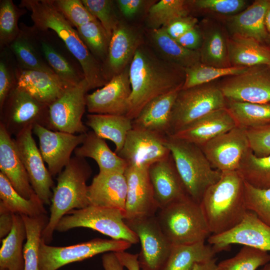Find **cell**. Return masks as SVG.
I'll return each mask as SVG.
<instances>
[{"instance_id":"obj_2","label":"cell","mask_w":270,"mask_h":270,"mask_svg":"<svg viewBox=\"0 0 270 270\" xmlns=\"http://www.w3.org/2000/svg\"><path fill=\"white\" fill-rule=\"evenodd\" d=\"M19 6L31 12V19L38 30H52L63 42L80 63L90 90L102 87L108 82L102 65L91 54L77 30L55 6L53 0H22Z\"/></svg>"},{"instance_id":"obj_46","label":"cell","mask_w":270,"mask_h":270,"mask_svg":"<svg viewBox=\"0 0 270 270\" xmlns=\"http://www.w3.org/2000/svg\"><path fill=\"white\" fill-rule=\"evenodd\" d=\"M270 262L268 252L244 246L234 256L218 264V270H256Z\"/></svg>"},{"instance_id":"obj_4","label":"cell","mask_w":270,"mask_h":270,"mask_svg":"<svg viewBox=\"0 0 270 270\" xmlns=\"http://www.w3.org/2000/svg\"><path fill=\"white\" fill-rule=\"evenodd\" d=\"M92 172L84 158L74 156L58 174L56 185L52 189L50 216L42 234L46 244L51 242L57 224L64 215L90 204L86 182Z\"/></svg>"},{"instance_id":"obj_31","label":"cell","mask_w":270,"mask_h":270,"mask_svg":"<svg viewBox=\"0 0 270 270\" xmlns=\"http://www.w3.org/2000/svg\"><path fill=\"white\" fill-rule=\"evenodd\" d=\"M227 46L231 66H270V48L254 38L232 34L227 38Z\"/></svg>"},{"instance_id":"obj_20","label":"cell","mask_w":270,"mask_h":270,"mask_svg":"<svg viewBox=\"0 0 270 270\" xmlns=\"http://www.w3.org/2000/svg\"><path fill=\"white\" fill-rule=\"evenodd\" d=\"M124 220L154 216L159 210L150 180L148 168L127 166Z\"/></svg>"},{"instance_id":"obj_59","label":"cell","mask_w":270,"mask_h":270,"mask_svg":"<svg viewBox=\"0 0 270 270\" xmlns=\"http://www.w3.org/2000/svg\"><path fill=\"white\" fill-rule=\"evenodd\" d=\"M217 259L214 258L194 264L191 270H218Z\"/></svg>"},{"instance_id":"obj_62","label":"cell","mask_w":270,"mask_h":270,"mask_svg":"<svg viewBox=\"0 0 270 270\" xmlns=\"http://www.w3.org/2000/svg\"><path fill=\"white\" fill-rule=\"evenodd\" d=\"M268 67H269V68H270V66H268Z\"/></svg>"},{"instance_id":"obj_52","label":"cell","mask_w":270,"mask_h":270,"mask_svg":"<svg viewBox=\"0 0 270 270\" xmlns=\"http://www.w3.org/2000/svg\"><path fill=\"white\" fill-rule=\"evenodd\" d=\"M250 148L257 156L270 154V124L247 128Z\"/></svg>"},{"instance_id":"obj_1","label":"cell","mask_w":270,"mask_h":270,"mask_svg":"<svg viewBox=\"0 0 270 270\" xmlns=\"http://www.w3.org/2000/svg\"><path fill=\"white\" fill-rule=\"evenodd\" d=\"M132 92L126 116L134 120L143 108L157 96L182 88L184 69L162 58L142 44L130 63Z\"/></svg>"},{"instance_id":"obj_48","label":"cell","mask_w":270,"mask_h":270,"mask_svg":"<svg viewBox=\"0 0 270 270\" xmlns=\"http://www.w3.org/2000/svg\"><path fill=\"white\" fill-rule=\"evenodd\" d=\"M89 12L101 24L110 38L113 30L120 21L114 3L112 0H82Z\"/></svg>"},{"instance_id":"obj_38","label":"cell","mask_w":270,"mask_h":270,"mask_svg":"<svg viewBox=\"0 0 270 270\" xmlns=\"http://www.w3.org/2000/svg\"><path fill=\"white\" fill-rule=\"evenodd\" d=\"M0 202L13 214L35 217L46 214L44 204L36 194L26 199L20 194L8 180L0 172Z\"/></svg>"},{"instance_id":"obj_61","label":"cell","mask_w":270,"mask_h":270,"mask_svg":"<svg viewBox=\"0 0 270 270\" xmlns=\"http://www.w3.org/2000/svg\"><path fill=\"white\" fill-rule=\"evenodd\" d=\"M258 270H270V262L262 266V267Z\"/></svg>"},{"instance_id":"obj_17","label":"cell","mask_w":270,"mask_h":270,"mask_svg":"<svg viewBox=\"0 0 270 270\" xmlns=\"http://www.w3.org/2000/svg\"><path fill=\"white\" fill-rule=\"evenodd\" d=\"M216 253L228 250L230 244H239L270 252V226L248 210L236 226L224 232L211 234L207 240Z\"/></svg>"},{"instance_id":"obj_8","label":"cell","mask_w":270,"mask_h":270,"mask_svg":"<svg viewBox=\"0 0 270 270\" xmlns=\"http://www.w3.org/2000/svg\"><path fill=\"white\" fill-rule=\"evenodd\" d=\"M218 86L206 84L181 89L171 114L170 134L214 110L226 108Z\"/></svg>"},{"instance_id":"obj_26","label":"cell","mask_w":270,"mask_h":270,"mask_svg":"<svg viewBox=\"0 0 270 270\" xmlns=\"http://www.w3.org/2000/svg\"><path fill=\"white\" fill-rule=\"evenodd\" d=\"M16 38L7 47L13 54L16 66L22 70H35L56 74L44 58L39 30L33 25L20 24Z\"/></svg>"},{"instance_id":"obj_37","label":"cell","mask_w":270,"mask_h":270,"mask_svg":"<svg viewBox=\"0 0 270 270\" xmlns=\"http://www.w3.org/2000/svg\"><path fill=\"white\" fill-rule=\"evenodd\" d=\"M212 246L200 242L187 244H172L170 254L160 270H191L194 264L214 258Z\"/></svg>"},{"instance_id":"obj_34","label":"cell","mask_w":270,"mask_h":270,"mask_svg":"<svg viewBox=\"0 0 270 270\" xmlns=\"http://www.w3.org/2000/svg\"><path fill=\"white\" fill-rule=\"evenodd\" d=\"M202 36L199 50L200 62L216 68L232 66L228 59L227 38L222 28L212 22H203Z\"/></svg>"},{"instance_id":"obj_42","label":"cell","mask_w":270,"mask_h":270,"mask_svg":"<svg viewBox=\"0 0 270 270\" xmlns=\"http://www.w3.org/2000/svg\"><path fill=\"white\" fill-rule=\"evenodd\" d=\"M244 180L262 189L270 188V154L256 156L250 150L242 160L238 170Z\"/></svg>"},{"instance_id":"obj_6","label":"cell","mask_w":270,"mask_h":270,"mask_svg":"<svg viewBox=\"0 0 270 270\" xmlns=\"http://www.w3.org/2000/svg\"><path fill=\"white\" fill-rule=\"evenodd\" d=\"M156 216L172 244L205 242L212 234L200 203L188 196L160 209Z\"/></svg>"},{"instance_id":"obj_58","label":"cell","mask_w":270,"mask_h":270,"mask_svg":"<svg viewBox=\"0 0 270 270\" xmlns=\"http://www.w3.org/2000/svg\"><path fill=\"white\" fill-rule=\"evenodd\" d=\"M104 270H124V266L118 258L116 252H109L102 257Z\"/></svg>"},{"instance_id":"obj_32","label":"cell","mask_w":270,"mask_h":270,"mask_svg":"<svg viewBox=\"0 0 270 270\" xmlns=\"http://www.w3.org/2000/svg\"><path fill=\"white\" fill-rule=\"evenodd\" d=\"M74 152L76 156L94 160L98 166L99 172H124L128 166L124 160L110 149L104 140L92 130L86 133L82 144Z\"/></svg>"},{"instance_id":"obj_3","label":"cell","mask_w":270,"mask_h":270,"mask_svg":"<svg viewBox=\"0 0 270 270\" xmlns=\"http://www.w3.org/2000/svg\"><path fill=\"white\" fill-rule=\"evenodd\" d=\"M200 204L212 234L232 228L248 211L244 179L238 171L222 172L219 180L206 190Z\"/></svg>"},{"instance_id":"obj_13","label":"cell","mask_w":270,"mask_h":270,"mask_svg":"<svg viewBox=\"0 0 270 270\" xmlns=\"http://www.w3.org/2000/svg\"><path fill=\"white\" fill-rule=\"evenodd\" d=\"M200 148L214 168L221 172L238 171L250 150L247 128L237 126Z\"/></svg>"},{"instance_id":"obj_35","label":"cell","mask_w":270,"mask_h":270,"mask_svg":"<svg viewBox=\"0 0 270 270\" xmlns=\"http://www.w3.org/2000/svg\"><path fill=\"white\" fill-rule=\"evenodd\" d=\"M86 124L100 138L112 142L116 154L122 149L132 128V120L126 115L90 114L86 116Z\"/></svg>"},{"instance_id":"obj_10","label":"cell","mask_w":270,"mask_h":270,"mask_svg":"<svg viewBox=\"0 0 270 270\" xmlns=\"http://www.w3.org/2000/svg\"><path fill=\"white\" fill-rule=\"evenodd\" d=\"M0 124L11 136H15L36 124L48 128V106L16 88L0 108Z\"/></svg>"},{"instance_id":"obj_54","label":"cell","mask_w":270,"mask_h":270,"mask_svg":"<svg viewBox=\"0 0 270 270\" xmlns=\"http://www.w3.org/2000/svg\"><path fill=\"white\" fill-rule=\"evenodd\" d=\"M175 40L184 48L199 50L202 42L200 28L196 26Z\"/></svg>"},{"instance_id":"obj_49","label":"cell","mask_w":270,"mask_h":270,"mask_svg":"<svg viewBox=\"0 0 270 270\" xmlns=\"http://www.w3.org/2000/svg\"><path fill=\"white\" fill-rule=\"evenodd\" d=\"M16 62L8 48L0 50V108L5 100L16 88Z\"/></svg>"},{"instance_id":"obj_7","label":"cell","mask_w":270,"mask_h":270,"mask_svg":"<svg viewBox=\"0 0 270 270\" xmlns=\"http://www.w3.org/2000/svg\"><path fill=\"white\" fill-rule=\"evenodd\" d=\"M76 228H91L112 239L126 240L132 244L139 242L136 234L126 223L124 212L118 209L89 204L73 210L60 220L56 230L64 232Z\"/></svg>"},{"instance_id":"obj_44","label":"cell","mask_w":270,"mask_h":270,"mask_svg":"<svg viewBox=\"0 0 270 270\" xmlns=\"http://www.w3.org/2000/svg\"><path fill=\"white\" fill-rule=\"evenodd\" d=\"M76 30L91 54L104 66L107 58L110 38L101 24L96 20Z\"/></svg>"},{"instance_id":"obj_27","label":"cell","mask_w":270,"mask_h":270,"mask_svg":"<svg viewBox=\"0 0 270 270\" xmlns=\"http://www.w3.org/2000/svg\"><path fill=\"white\" fill-rule=\"evenodd\" d=\"M127 188L124 172H99L88 186L90 204L118 209L124 213Z\"/></svg>"},{"instance_id":"obj_40","label":"cell","mask_w":270,"mask_h":270,"mask_svg":"<svg viewBox=\"0 0 270 270\" xmlns=\"http://www.w3.org/2000/svg\"><path fill=\"white\" fill-rule=\"evenodd\" d=\"M189 0H160L154 2L148 10L146 23L150 30L158 29L172 22L188 16Z\"/></svg>"},{"instance_id":"obj_53","label":"cell","mask_w":270,"mask_h":270,"mask_svg":"<svg viewBox=\"0 0 270 270\" xmlns=\"http://www.w3.org/2000/svg\"><path fill=\"white\" fill-rule=\"evenodd\" d=\"M198 22L196 18L188 16L176 19L164 28L172 38L176 40L198 26Z\"/></svg>"},{"instance_id":"obj_36","label":"cell","mask_w":270,"mask_h":270,"mask_svg":"<svg viewBox=\"0 0 270 270\" xmlns=\"http://www.w3.org/2000/svg\"><path fill=\"white\" fill-rule=\"evenodd\" d=\"M25 225L22 216L14 214L12 228L4 238L0 250V270H24L23 242L26 239Z\"/></svg>"},{"instance_id":"obj_23","label":"cell","mask_w":270,"mask_h":270,"mask_svg":"<svg viewBox=\"0 0 270 270\" xmlns=\"http://www.w3.org/2000/svg\"><path fill=\"white\" fill-rule=\"evenodd\" d=\"M238 125L226 108L200 118L170 135L201 147Z\"/></svg>"},{"instance_id":"obj_41","label":"cell","mask_w":270,"mask_h":270,"mask_svg":"<svg viewBox=\"0 0 270 270\" xmlns=\"http://www.w3.org/2000/svg\"><path fill=\"white\" fill-rule=\"evenodd\" d=\"M26 233V242L24 246V270H40L39 248L42 232L48 218L46 214L35 217L22 215Z\"/></svg>"},{"instance_id":"obj_12","label":"cell","mask_w":270,"mask_h":270,"mask_svg":"<svg viewBox=\"0 0 270 270\" xmlns=\"http://www.w3.org/2000/svg\"><path fill=\"white\" fill-rule=\"evenodd\" d=\"M124 220L140 243V268L160 270L170 254L172 244L162 231L156 215Z\"/></svg>"},{"instance_id":"obj_22","label":"cell","mask_w":270,"mask_h":270,"mask_svg":"<svg viewBox=\"0 0 270 270\" xmlns=\"http://www.w3.org/2000/svg\"><path fill=\"white\" fill-rule=\"evenodd\" d=\"M143 44L140 34L120 20L113 30L107 58L103 66L108 81L130 64L136 50Z\"/></svg>"},{"instance_id":"obj_43","label":"cell","mask_w":270,"mask_h":270,"mask_svg":"<svg viewBox=\"0 0 270 270\" xmlns=\"http://www.w3.org/2000/svg\"><path fill=\"white\" fill-rule=\"evenodd\" d=\"M250 68L233 66L228 68H216L199 62L184 69L185 79L182 89L208 84L220 77L238 75L246 72Z\"/></svg>"},{"instance_id":"obj_28","label":"cell","mask_w":270,"mask_h":270,"mask_svg":"<svg viewBox=\"0 0 270 270\" xmlns=\"http://www.w3.org/2000/svg\"><path fill=\"white\" fill-rule=\"evenodd\" d=\"M0 170L16 191L30 199L35 195L14 138L0 124Z\"/></svg>"},{"instance_id":"obj_11","label":"cell","mask_w":270,"mask_h":270,"mask_svg":"<svg viewBox=\"0 0 270 270\" xmlns=\"http://www.w3.org/2000/svg\"><path fill=\"white\" fill-rule=\"evenodd\" d=\"M90 90L86 79L68 90L48 106V129L72 134H85L88 128L82 118L85 112L86 96Z\"/></svg>"},{"instance_id":"obj_21","label":"cell","mask_w":270,"mask_h":270,"mask_svg":"<svg viewBox=\"0 0 270 270\" xmlns=\"http://www.w3.org/2000/svg\"><path fill=\"white\" fill-rule=\"evenodd\" d=\"M39 34L46 60L56 76L72 86L85 79L80 63L54 32L39 30Z\"/></svg>"},{"instance_id":"obj_45","label":"cell","mask_w":270,"mask_h":270,"mask_svg":"<svg viewBox=\"0 0 270 270\" xmlns=\"http://www.w3.org/2000/svg\"><path fill=\"white\" fill-rule=\"evenodd\" d=\"M26 12V9L17 6L12 0H0V50L8 47L18 36V20Z\"/></svg>"},{"instance_id":"obj_33","label":"cell","mask_w":270,"mask_h":270,"mask_svg":"<svg viewBox=\"0 0 270 270\" xmlns=\"http://www.w3.org/2000/svg\"><path fill=\"white\" fill-rule=\"evenodd\" d=\"M149 30L152 45L163 60L184 69L200 62L199 50L184 48L172 38L164 27Z\"/></svg>"},{"instance_id":"obj_55","label":"cell","mask_w":270,"mask_h":270,"mask_svg":"<svg viewBox=\"0 0 270 270\" xmlns=\"http://www.w3.org/2000/svg\"><path fill=\"white\" fill-rule=\"evenodd\" d=\"M149 1L144 0H117L116 3L122 14L126 18H132L139 14Z\"/></svg>"},{"instance_id":"obj_5","label":"cell","mask_w":270,"mask_h":270,"mask_svg":"<svg viewBox=\"0 0 270 270\" xmlns=\"http://www.w3.org/2000/svg\"><path fill=\"white\" fill-rule=\"evenodd\" d=\"M165 144L188 196L200 203L207 188L220 178L222 172L214 168L198 146L167 136Z\"/></svg>"},{"instance_id":"obj_56","label":"cell","mask_w":270,"mask_h":270,"mask_svg":"<svg viewBox=\"0 0 270 270\" xmlns=\"http://www.w3.org/2000/svg\"><path fill=\"white\" fill-rule=\"evenodd\" d=\"M14 214L0 202V238L3 239L10 232L13 225Z\"/></svg>"},{"instance_id":"obj_18","label":"cell","mask_w":270,"mask_h":270,"mask_svg":"<svg viewBox=\"0 0 270 270\" xmlns=\"http://www.w3.org/2000/svg\"><path fill=\"white\" fill-rule=\"evenodd\" d=\"M32 133L39 140L40 151L52 176L58 174L68 164L71 154L85 138L86 133L72 134L34 126Z\"/></svg>"},{"instance_id":"obj_51","label":"cell","mask_w":270,"mask_h":270,"mask_svg":"<svg viewBox=\"0 0 270 270\" xmlns=\"http://www.w3.org/2000/svg\"><path fill=\"white\" fill-rule=\"evenodd\" d=\"M190 8L225 15H234L244 9V0H189Z\"/></svg>"},{"instance_id":"obj_9","label":"cell","mask_w":270,"mask_h":270,"mask_svg":"<svg viewBox=\"0 0 270 270\" xmlns=\"http://www.w3.org/2000/svg\"><path fill=\"white\" fill-rule=\"evenodd\" d=\"M132 244L124 240L96 238L66 246H54L42 238L39 248L40 270H57L68 264L82 261L106 252L126 251Z\"/></svg>"},{"instance_id":"obj_57","label":"cell","mask_w":270,"mask_h":270,"mask_svg":"<svg viewBox=\"0 0 270 270\" xmlns=\"http://www.w3.org/2000/svg\"><path fill=\"white\" fill-rule=\"evenodd\" d=\"M116 254L122 264L128 270H143L140 266L138 254H132L126 251Z\"/></svg>"},{"instance_id":"obj_16","label":"cell","mask_w":270,"mask_h":270,"mask_svg":"<svg viewBox=\"0 0 270 270\" xmlns=\"http://www.w3.org/2000/svg\"><path fill=\"white\" fill-rule=\"evenodd\" d=\"M32 128H26L16 136L14 140L33 190L44 204L49 205L54 182L33 138Z\"/></svg>"},{"instance_id":"obj_50","label":"cell","mask_w":270,"mask_h":270,"mask_svg":"<svg viewBox=\"0 0 270 270\" xmlns=\"http://www.w3.org/2000/svg\"><path fill=\"white\" fill-rule=\"evenodd\" d=\"M55 6L76 28L96 19L89 12L82 0H53Z\"/></svg>"},{"instance_id":"obj_24","label":"cell","mask_w":270,"mask_h":270,"mask_svg":"<svg viewBox=\"0 0 270 270\" xmlns=\"http://www.w3.org/2000/svg\"><path fill=\"white\" fill-rule=\"evenodd\" d=\"M16 88L48 106L74 86L56 74L39 70H22L16 66Z\"/></svg>"},{"instance_id":"obj_15","label":"cell","mask_w":270,"mask_h":270,"mask_svg":"<svg viewBox=\"0 0 270 270\" xmlns=\"http://www.w3.org/2000/svg\"><path fill=\"white\" fill-rule=\"evenodd\" d=\"M166 136L132 128L117 154L125 160L128 166L148 168L154 163L170 156V151L165 144Z\"/></svg>"},{"instance_id":"obj_19","label":"cell","mask_w":270,"mask_h":270,"mask_svg":"<svg viewBox=\"0 0 270 270\" xmlns=\"http://www.w3.org/2000/svg\"><path fill=\"white\" fill-rule=\"evenodd\" d=\"M130 65L112 76L102 87L86 96V108L90 114L126 115L132 92Z\"/></svg>"},{"instance_id":"obj_39","label":"cell","mask_w":270,"mask_h":270,"mask_svg":"<svg viewBox=\"0 0 270 270\" xmlns=\"http://www.w3.org/2000/svg\"><path fill=\"white\" fill-rule=\"evenodd\" d=\"M226 100V108L238 126L250 128L270 124V103Z\"/></svg>"},{"instance_id":"obj_47","label":"cell","mask_w":270,"mask_h":270,"mask_svg":"<svg viewBox=\"0 0 270 270\" xmlns=\"http://www.w3.org/2000/svg\"><path fill=\"white\" fill-rule=\"evenodd\" d=\"M244 201L246 210L270 226V188H258L244 181Z\"/></svg>"},{"instance_id":"obj_29","label":"cell","mask_w":270,"mask_h":270,"mask_svg":"<svg viewBox=\"0 0 270 270\" xmlns=\"http://www.w3.org/2000/svg\"><path fill=\"white\" fill-rule=\"evenodd\" d=\"M270 7V0H258L244 10L230 16L226 26L232 34L254 38L263 44L270 43V36L264 20Z\"/></svg>"},{"instance_id":"obj_25","label":"cell","mask_w":270,"mask_h":270,"mask_svg":"<svg viewBox=\"0 0 270 270\" xmlns=\"http://www.w3.org/2000/svg\"><path fill=\"white\" fill-rule=\"evenodd\" d=\"M148 174L159 210L188 196L171 154L151 165Z\"/></svg>"},{"instance_id":"obj_14","label":"cell","mask_w":270,"mask_h":270,"mask_svg":"<svg viewBox=\"0 0 270 270\" xmlns=\"http://www.w3.org/2000/svg\"><path fill=\"white\" fill-rule=\"evenodd\" d=\"M218 86L228 100L256 104L270 102V70L268 66L250 67L228 76Z\"/></svg>"},{"instance_id":"obj_30","label":"cell","mask_w":270,"mask_h":270,"mask_svg":"<svg viewBox=\"0 0 270 270\" xmlns=\"http://www.w3.org/2000/svg\"><path fill=\"white\" fill-rule=\"evenodd\" d=\"M180 88L154 98L132 120V128L152 131L164 136L170 134L172 111Z\"/></svg>"},{"instance_id":"obj_60","label":"cell","mask_w":270,"mask_h":270,"mask_svg":"<svg viewBox=\"0 0 270 270\" xmlns=\"http://www.w3.org/2000/svg\"><path fill=\"white\" fill-rule=\"evenodd\" d=\"M266 29L270 36V7L268 9L264 20Z\"/></svg>"}]
</instances>
